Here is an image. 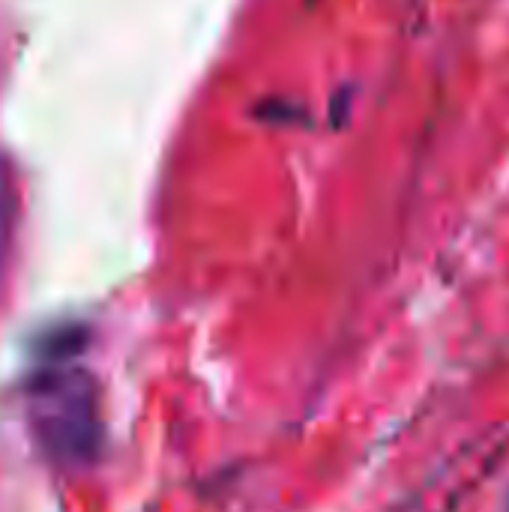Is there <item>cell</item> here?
I'll return each instance as SVG.
<instances>
[{"instance_id":"obj_1","label":"cell","mask_w":509,"mask_h":512,"mask_svg":"<svg viewBox=\"0 0 509 512\" xmlns=\"http://www.w3.org/2000/svg\"><path fill=\"white\" fill-rule=\"evenodd\" d=\"M30 417L39 447L66 468H87L99 456V390L84 369H45L30 387Z\"/></svg>"}]
</instances>
